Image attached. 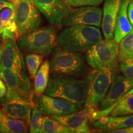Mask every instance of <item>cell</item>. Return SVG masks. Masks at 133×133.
<instances>
[{
    "label": "cell",
    "instance_id": "1",
    "mask_svg": "<svg viewBox=\"0 0 133 133\" xmlns=\"http://www.w3.org/2000/svg\"><path fill=\"white\" fill-rule=\"evenodd\" d=\"M88 83L86 78L52 74L44 94L75 102L83 107L87 96Z\"/></svg>",
    "mask_w": 133,
    "mask_h": 133
},
{
    "label": "cell",
    "instance_id": "2",
    "mask_svg": "<svg viewBox=\"0 0 133 133\" xmlns=\"http://www.w3.org/2000/svg\"><path fill=\"white\" fill-rule=\"evenodd\" d=\"M102 39L99 28L86 25H74L65 27L57 37V44L66 51L86 52Z\"/></svg>",
    "mask_w": 133,
    "mask_h": 133
},
{
    "label": "cell",
    "instance_id": "3",
    "mask_svg": "<svg viewBox=\"0 0 133 133\" xmlns=\"http://www.w3.org/2000/svg\"><path fill=\"white\" fill-rule=\"evenodd\" d=\"M0 77L6 86V101L29 100L31 101V88L26 71L22 54L14 66L0 71Z\"/></svg>",
    "mask_w": 133,
    "mask_h": 133
},
{
    "label": "cell",
    "instance_id": "4",
    "mask_svg": "<svg viewBox=\"0 0 133 133\" xmlns=\"http://www.w3.org/2000/svg\"><path fill=\"white\" fill-rule=\"evenodd\" d=\"M57 32L53 26L38 28L18 38L19 49L25 53H36L48 56L57 44Z\"/></svg>",
    "mask_w": 133,
    "mask_h": 133
},
{
    "label": "cell",
    "instance_id": "5",
    "mask_svg": "<svg viewBox=\"0 0 133 133\" xmlns=\"http://www.w3.org/2000/svg\"><path fill=\"white\" fill-rule=\"evenodd\" d=\"M49 62L52 74L77 78L85 77L88 74L86 60L81 53L66 51L60 46L54 48Z\"/></svg>",
    "mask_w": 133,
    "mask_h": 133
},
{
    "label": "cell",
    "instance_id": "6",
    "mask_svg": "<svg viewBox=\"0 0 133 133\" xmlns=\"http://www.w3.org/2000/svg\"><path fill=\"white\" fill-rule=\"evenodd\" d=\"M118 44L113 38L101 39L86 52L85 60L92 69L116 70L119 59Z\"/></svg>",
    "mask_w": 133,
    "mask_h": 133
},
{
    "label": "cell",
    "instance_id": "7",
    "mask_svg": "<svg viewBox=\"0 0 133 133\" xmlns=\"http://www.w3.org/2000/svg\"><path fill=\"white\" fill-rule=\"evenodd\" d=\"M115 76V71L102 69H92L86 76L88 89L84 106L91 111V114L97 110L98 104L105 96Z\"/></svg>",
    "mask_w": 133,
    "mask_h": 133
},
{
    "label": "cell",
    "instance_id": "8",
    "mask_svg": "<svg viewBox=\"0 0 133 133\" xmlns=\"http://www.w3.org/2000/svg\"><path fill=\"white\" fill-rule=\"evenodd\" d=\"M133 86V79L124 75H115L109 91L104 99L98 104L97 110L90 116V123L102 116L109 115L117 102Z\"/></svg>",
    "mask_w": 133,
    "mask_h": 133
},
{
    "label": "cell",
    "instance_id": "9",
    "mask_svg": "<svg viewBox=\"0 0 133 133\" xmlns=\"http://www.w3.org/2000/svg\"><path fill=\"white\" fill-rule=\"evenodd\" d=\"M15 21L19 38L39 28L42 18L32 0H19L15 9Z\"/></svg>",
    "mask_w": 133,
    "mask_h": 133
},
{
    "label": "cell",
    "instance_id": "10",
    "mask_svg": "<svg viewBox=\"0 0 133 133\" xmlns=\"http://www.w3.org/2000/svg\"><path fill=\"white\" fill-rule=\"evenodd\" d=\"M48 22L53 27L61 29L69 14L70 8L64 0H32Z\"/></svg>",
    "mask_w": 133,
    "mask_h": 133
},
{
    "label": "cell",
    "instance_id": "11",
    "mask_svg": "<svg viewBox=\"0 0 133 133\" xmlns=\"http://www.w3.org/2000/svg\"><path fill=\"white\" fill-rule=\"evenodd\" d=\"M102 11L97 6H81L70 8L64 26L74 25H86L99 27L101 26Z\"/></svg>",
    "mask_w": 133,
    "mask_h": 133
},
{
    "label": "cell",
    "instance_id": "12",
    "mask_svg": "<svg viewBox=\"0 0 133 133\" xmlns=\"http://www.w3.org/2000/svg\"><path fill=\"white\" fill-rule=\"evenodd\" d=\"M38 106L47 116H62L74 113L82 109L79 105L61 98L46 94L38 97Z\"/></svg>",
    "mask_w": 133,
    "mask_h": 133
},
{
    "label": "cell",
    "instance_id": "13",
    "mask_svg": "<svg viewBox=\"0 0 133 133\" xmlns=\"http://www.w3.org/2000/svg\"><path fill=\"white\" fill-rule=\"evenodd\" d=\"M0 43V71L11 69L22 55L16 42V37L10 31L3 29Z\"/></svg>",
    "mask_w": 133,
    "mask_h": 133
},
{
    "label": "cell",
    "instance_id": "14",
    "mask_svg": "<svg viewBox=\"0 0 133 133\" xmlns=\"http://www.w3.org/2000/svg\"><path fill=\"white\" fill-rule=\"evenodd\" d=\"M91 114V111L84 107L82 110L71 114L51 117L69 128L73 132L88 133L91 132L89 125Z\"/></svg>",
    "mask_w": 133,
    "mask_h": 133
},
{
    "label": "cell",
    "instance_id": "15",
    "mask_svg": "<svg viewBox=\"0 0 133 133\" xmlns=\"http://www.w3.org/2000/svg\"><path fill=\"white\" fill-rule=\"evenodd\" d=\"M33 105L32 101L29 100L6 101L3 105L1 112L8 117L24 120L30 123Z\"/></svg>",
    "mask_w": 133,
    "mask_h": 133
},
{
    "label": "cell",
    "instance_id": "16",
    "mask_svg": "<svg viewBox=\"0 0 133 133\" xmlns=\"http://www.w3.org/2000/svg\"><path fill=\"white\" fill-rule=\"evenodd\" d=\"M121 1L122 0H105L101 27L104 38L106 39H111L114 37L116 17Z\"/></svg>",
    "mask_w": 133,
    "mask_h": 133
},
{
    "label": "cell",
    "instance_id": "17",
    "mask_svg": "<svg viewBox=\"0 0 133 133\" xmlns=\"http://www.w3.org/2000/svg\"><path fill=\"white\" fill-rule=\"evenodd\" d=\"M97 129L107 131V132L133 126V114L123 116H104L92 123Z\"/></svg>",
    "mask_w": 133,
    "mask_h": 133
},
{
    "label": "cell",
    "instance_id": "18",
    "mask_svg": "<svg viewBox=\"0 0 133 133\" xmlns=\"http://www.w3.org/2000/svg\"><path fill=\"white\" fill-rule=\"evenodd\" d=\"M130 0H122L115 25L114 39L118 44L124 36L133 30V26L128 15V7Z\"/></svg>",
    "mask_w": 133,
    "mask_h": 133
},
{
    "label": "cell",
    "instance_id": "19",
    "mask_svg": "<svg viewBox=\"0 0 133 133\" xmlns=\"http://www.w3.org/2000/svg\"><path fill=\"white\" fill-rule=\"evenodd\" d=\"M50 62L46 60L41 64L36 73L34 81V92L36 97H40L45 92L49 79Z\"/></svg>",
    "mask_w": 133,
    "mask_h": 133
},
{
    "label": "cell",
    "instance_id": "20",
    "mask_svg": "<svg viewBox=\"0 0 133 133\" xmlns=\"http://www.w3.org/2000/svg\"><path fill=\"white\" fill-rule=\"evenodd\" d=\"M29 123L24 120L11 118L3 116L0 121V132L6 133H23L29 130Z\"/></svg>",
    "mask_w": 133,
    "mask_h": 133
},
{
    "label": "cell",
    "instance_id": "21",
    "mask_svg": "<svg viewBox=\"0 0 133 133\" xmlns=\"http://www.w3.org/2000/svg\"><path fill=\"white\" fill-rule=\"evenodd\" d=\"M41 132L44 133H73L70 129L56 119L44 116L41 124Z\"/></svg>",
    "mask_w": 133,
    "mask_h": 133
},
{
    "label": "cell",
    "instance_id": "22",
    "mask_svg": "<svg viewBox=\"0 0 133 133\" xmlns=\"http://www.w3.org/2000/svg\"><path fill=\"white\" fill-rule=\"evenodd\" d=\"M119 62L133 59V30L119 43Z\"/></svg>",
    "mask_w": 133,
    "mask_h": 133
},
{
    "label": "cell",
    "instance_id": "23",
    "mask_svg": "<svg viewBox=\"0 0 133 133\" xmlns=\"http://www.w3.org/2000/svg\"><path fill=\"white\" fill-rule=\"evenodd\" d=\"M133 114V94L123 97L116 104L109 115L123 116Z\"/></svg>",
    "mask_w": 133,
    "mask_h": 133
},
{
    "label": "cell",
    "instance_id": "24",
    "mask_svg": "<svg viewBox=\"0 0 133 133\" xmlns=\"http://www.w3.org/2000/svg\"><path fill=\"white\" fill-rule=\"evenodd\" d=\"M44 56L42 54H36V53H28L25 55L26 68L28 73L31 78L34 79L36 73L41 64H42Z\"/></svg>",
    "mask_w": 133,
    "mask_h": 133
},
{
    "label": "cell",
    "instance_id": "25",
    "mask_svg": "<svg viewBox=\"0 0 133 133\" xmlns=\"http://www.w3.org/2000/svg\"><path fill=\"white\" fill-rule=\"evenodd\" d=\"M43 113L40 109L35 105H33L29 123V132L31 133L41 132V124H42Z\"/></svg>",
    "mask_w": 133,
    "mask_h": 133
},
{
    "label": "cell",
    "instance_id": "26",
    "mask_svg": "<svg viewBox=\"0 0 133 133\" xmlns=\"http://www.w3.org/2000/svg\"><path fill=\"white\" fill-rule=\"evenodd\" d=\"M105 0H64L69 7L77 8L81 6H97Z\"/></svg>",
    "mask_w": 133,
    "mask_h": 133
},
{
    "label": "cell",
    "instance_id": "27",
    "mask_svg": "<svg viewBox=\"0 0 133 133\" xmlns=\"http://www.w3.org/2000/svg\"><path fill=\"white\" fill-rule=\"evenodd\" d=\"M119 70L126 78L133 79V59L121 61L119 64Z\"/></svg>",
    "mask_w": 133,
    "mask_h": 133
},
{
    "label": "cell",
    "instance_id": "28",
    "mask_svg": "<svg viewBox=\"0 0 133 133\" xmlns=\"http://www.w3.org/2000/svg\"><path fill=\"white\" fill-rule=\"evenodd\" d=\"M0 16H1L3 28L11 20L15 17V10H13L9 8H4L1 10Z\"/></svg>",
    "mask_w": 133,
    "mask_h": 133
},
{
    "label": "cell",
    "instance_id": "29",
    "mask_svg": "<svg viewBox=\"0 0 133 133\" xmlns=\"http://www.w3.org/2000/svg\"><path fill=\"white\" fill-rule=\"evenodd\" d=\"M128 15L131 25L133 26V0L129 1L128 7Z\"/></svg>",
    "mask_w": 133,
    "mask_h": 133
},
{
    "label": "cell",
    "instance_id": "30",
    "mask_svg": "<svg viewBox=\"0 0 133 133\" xmlns=\"http://www.w3.org/2000/svg\"><path fill=\"white\" fill-rule=\"evenodd\" d=\"M6 8H9L13 10H15V7L12 3H10L8 1L0 0V11Z\"/></svg>",
    "mask_w": 133,
    "mask_h": 133
},
{
    "label": "cell",
    "instance_id": "31",
    "mask_svg": "<svg viewBox=\"0 0 133 133\" xmlns=\"http://www.w3.org/2000/svg\"><path fill=\"white\" fill-rule=\"evenodd\" d=\"M109 132L112 133H133V126H130L128 128H122L119 129H116V130L112 131Z\"/></svg>",
    "mask_w": 133,
    "mask_h": 133
},
{
    "label": "cell",
    "instance_id": "32",
    "mask_svg": "<svg viewBox=\"0 0 133 133\" xmlns=\"http://www.w3.org/2000/svg\"><path fill=\"white\" fill-rule=\"evenodd\" d=\"M6 91H7L6 86L3 83V79L0 77V98L3 97L6 94Z\"/></svg>",
    "mask_w": 133,
    "mask_h": 133
},
{
    "label": "cell",
    "instance_id": "33",
    "mask_svg": "<svg viewBox=\"0 0 133 133\" xmlns=\"http://www.w3.org/2000/svg\"><path fill=\"white\" fill-rule=\"evenodd\" d=\"M12 3L13 4H14V7H15V9H16V8L17 7V6L18 3H19V0H12Z\"/></svg>",
    "mask_w": 133,
    "mask_h": 133
},
{
    "label": "cell",
    "instance_id": "34",
    "mask_svg": "<svg viewBox=\"0 0 133 133\" xmlns=\"http://www.w3.org/2000/svg\"><path fill=\"white\" fill-rule=\"evenodd\" d=\"M2 31H3V24H2V22H1V16H0V35H1Z\"/></svg>",
    "mask_w": 133,
    "mask_h": 133
},
{
    "label": "cell",
    "instance_id": "35",
    "mask_svg": "<svg viewBox=\"0 0 133 133\" xmlns=\"http://www.w3.org/2000/svg\"><path fill=\"white\" fill-rule=\"evenodd\" d=\"M3 116H4V115L3 114L2 112H1V110H0V121L1 120V119H2V118L3 117Z\"/></svg>",
    "mask_w": 133,
    "mask_h": 133
},
{
    "label": "cell",
    "instance_id": "36",
    "mask_svg": "<svg viewBox=\"0 0 133 133\" xmlns=\"http://www.w3.org/2000/svg\"><path fill=\"white\" fill-rule=\"evenodd\" d=\"M4 1H12V0H4Z\"/></svg>",
    "mask_w": 133,
    "mask_h": 133
}]
</instances>
